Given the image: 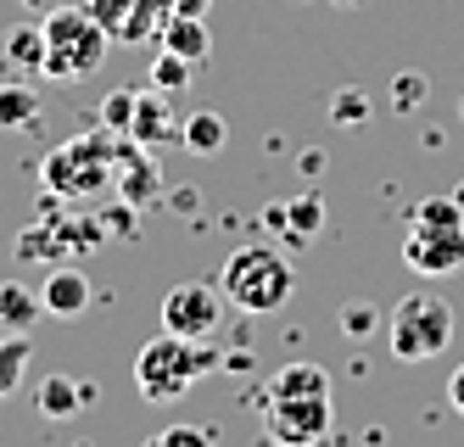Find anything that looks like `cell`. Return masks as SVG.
<instances>
[{
  "mask_svg": "<svg viewBox=\"0 0 464 447\" xmlns=\"http://www.w3.org/2000/svg\"><path fill=\"white\" fill-rule=\"evenodd\" d=\"M218 291H224L229 307H241V314H280L296 291V268L275 247H241L218 268Z\"/></svg>",
  "mask_w": 464,
  "mask_h": 447,
  "instance_id": "cell-1",
  "label": "cell"
},
{
  "mask_svg": "<svg viewBox=\"0 0 464 447\" xmlns=\"http://www.w3.org/2000/svg\"><path fill=\"white\" fill-rule=\"evenodd\" d=\"M40 28H45V67H40L45 79L73 84V79H90L95 67L107 62L112 34L95 23L84 6H51Z\"/></svg>",
  "mask_w": 464,
  "mask_h": 447,
  "instance_id": "cell-2",
  "label": "cell"
},
{
  "mask_svg": "<svg viewBox=\"0 0 464 447\" xmlns=\"http://www.w3.org/2000/svg\"><path fill=\"white\" fill-rule=\"evenodd\" d=\"M218 369V353H208L202 341H185L174 330H162L157 341H146L135 358V386L146 403H179L202 374Z\"/></svg>",
  "mask_w": 464,
  "mask_h": 447,
  "instance_id": "cell-3",
  "label": "cell"
},
{
  "mask_svg": "<svg viewBox=\"0 0 464 447\" xmlns=\"http://www.w3.org/2000/svg\"><path fill=\"white\" fill-rule=\"evenodd\" d=\"M448 341H453V307L430 291L403 296L386 314V347H392L397 364H425V358H437Z\"/></svg>",
  "mask_w": 464,
  "mask_h": 447,
  "instance_id": "cell-4",
  "label": "cell"
},
{
  "mask_svg": "<svg viewBox=\"0 0 464 447\" xmlns=\"http://www.w3.org/2000/svg\"><path fill=\"white\" fill-rule=\"evenodd\" d=\"M112 168H118V151L102 141V134H84V141H68V146H56L51 157H45V185L56 190V196H68V201H84V196H95L107 180H112Z\"/></svg>",
  "mask_w": 464,
  "mask_h": 447,
  "instance_id": "cell-5",
  "label": "cell"
},
{
  "mask_svg": "<svg viewBox=\"0 0 464 447\" xmlns=\"http://www.w3.org/2000/svg\"><path fill=\"white\" fill-rule=\"evenodd\" d=\"M403 263L430 280H448L464 268V224H409L403 235Z\"/></svg>",
  "mask_w": 464,
  "mask_h": 447,
  "instance_id": "cell-6",
  "label": "cell"
},
{
  "mask_svg": "<svg viewBox=\"0 0 464 447\" xmlns=\"http://www.w3.org/2000/svg\"><path fill=\"white\" fill-rule=\"evenodd\" d=\"M330 431V397H263V436L303 447Z\"/></svg>",
  "mask_w": 464,
  "mask_h": 447,
  "instance_id": "cell-7",
  "label": "cell"
},
{
  "mask_svg": "<svg viewBox=\"0 0 464 447\" xmlns=\"http://www.w3.org/2000/svg\"><path fill=\"white\" fill-rule=\"evenodd\" d=\"M224 325V291L218 286H174L162 296V330H174L185 341H208Z\"/></svg>",
  "mask_w": 464,
  "mask_h": 447,
  "instance_id": "cell-8",
  "label": "cell"
},
{
  "mask_svg": "<svg viewBox=\"0 0 464 447\" xmlns=\"http://www.w3.org/2000/svg\"><path fill=\"white\" fill-rule=\"evenodd\" d=\"M129 141L135 146H162V141H179V118L169 107V95L157 84L135 95V118H129Z\"/></svg>",
  "mask_w": 464,
  "mask_h": 447,
  "instance_id": "cell-9",
  "label": "cell"
},
{
  "mask_svg": "<svg viewBox=\"0 0 464 447\" xmlns=\"http://www.w3.org/2000/svg\"><path fill=\"white\" fill-rule=\"evenodd\" d=\"M40 302L51 319H79L90 307V274L84 268H51L45 286H40Z\"/></svg>",
  "mask_w": 464,
  "mask_h": 447,
  "instance_id": "cell-10",
  "label": "cell"
},
{
  "mask_svg": "<svg viewBox=\"0 0 464 447\" xmlns=\"http://www.w3.org/2000/svg\"><path fill=\"white\" fill-rule=\"evenodd\" d=\"M162 51H174V56H185L190 67H202L208 56H213V34H208V17H190V12H174L169 17V28H162V40H157Z\"/></svg>",
  "mask_w": 464,
  "mask_h": 447,
  "instance_id": "cell-11",
  "label": "cell"
},
{
  "mask_svg": "<svg viewBox=\"0 0 464 447\" xmlns=\"http://www.w3.org/2000/svg\"><path fill=\"white\" fill-rule=\"evenodd\" d=\"M34 403H40L45 420H73L84 403H95V386L90 381H73V374H45L40 392H34Z\"/></svg>",
  "mask_w": 464,
  "mask_h": 447,
  "instance_id": "cell-12",
  "label": "cell"
},
{
  "mask_svg": "<svg viewBox=\"0 0 464 447\" xmlns=\"http://www.w3.org/2000/svg\"><path fill=\"white\" fill-rule=\"evenodd\" d=\"M174 12H179L174 0H135L129 17H123V28H118V45H157Z\"/></svg>",
  "mask_w": 464,
  "mask_h": 447,
  "instance_id": "cell-13",
  "label": "cell"
},
{
  "mask_svg": "<svg viewBox=\"0 0 464 447\" xmlns=\"http://www.w3.org/2000/svg\"><path fill=\"white\" fill-rule=\"evenodd\" d=\"M269 397H330V369L324 364H285L275 369V381H269Z\"/></svg>",
  "mask_w": 464,
  "mask_h": 447,
  "instance_id": "cell-14",
  "label": "cell"
},
{
  "mask_svg": "<svg viewBox=\"0 0 464 447\" xmlns=\"http://www.w3.org/2000/svg\"><path fill=\"white\" fill-rule=\"evenodd\" d=\"M40 319H45L40 291H28L23 280H6V286H0V330H34Z\"/></svg>",
  "mask_w": 464,
  "mask_h": 447,
  "instance_id": "cell-15",
  "label": "cell"
},
{
  "mask_svg": "<svg viewBox=\"0 0 464 447\" xmlns=\"http://www.w3.org/2000/svg\"><path fill=\"white\" fill-rule=\"evenodd\" d=\"M224 141H229V129H224L218 112H190V118L179 123V146H185L190 157H218Z\"/></svg>",
  "mask_w": 464,
  "mask_h": 447,
  "instance_id": "cell-16",
  "label": "cell"
},
{
  "mask_svg": "<svg viewBox=\"0 0 464 447\" xmlns=\"http://www.w3.org/2000/svg\"><path fill=\"white\" fill-rule=\"evenodd\" d=\"M28 358H34V347H28V330H6V341H0V403L23 386Z\"/></svg>",
  "mask_w": 464,
  "mask_h": 447,
  "instance_id": "cell-17",
  "label": "cell"
},
{
  "mask_svg": "<svg viewBox=\"0 0 464 447\" xmlns=\"http://www.w3.org/2000/svg\"><path fill=\"white\" fill-rule=\"evenodd\" d=\"M40 118V90L34 84H0V129H28Z\"/></svg>",
  "mask_w": 464,
  "mask_h": 447,
  "instance_id": "cell-18",
  "label": "cell"
},
{
  "mask_svg": "<svg viewBox=\"0 0 464 447\" xmlns=\"http://www.w3.org/2000/svg\"><path fill=\"white\" fill-rule=\"evenodd\" d=\"M285 235H296V240H314L319 229H324V201L314 196V190H303V196H291L285 201V224H280Z\"/></svg>",
  "mask_w": 464,
  "mask_h": 447,
  "instance_id": "cell-19",
  "label": "cell"
},
{
  "mask_svg": "<svg viewBox=\"0 0 464 447\" xmlns=\"http://www.w3.org/2000/svg\"><path fill=\"white\" fill-rule=\"evenodd\" d=\"M190 73H196V67H190L185 56H174V51L157 45V56H151V84H157L162 95H179V90L190 84Z\"/></svg>",
  "mask_w": 464,
  "mask_h": 447,
  "instance_id": "cell-20",
  "label": "cell"
},
{
  "mask_svg": "<svg viewBox=\"0 0 464 447\" xmlns=\"http://www.w3.org/2000/svg\"><path fill=\"white\" fill-rule=\"evenodd\" d=\"M157 180H162V174H157L151 157H129V151H123V196H129V201H151V196H157Z\"/></svg>",
  "mask_w": 464,
  "mask_h": 447,
  "instance_id": "cell-21",
  "label": "cell"
},
{
  "mask_svg": "<svg viewBox=\"0 0 464 447\" xmlns=\"http://www.w3.org/2000/svg\"><path fill=\"white\" fill-rule=\"evenodd\" d=\"M409 224H464V201L459 196H425L409 208Z\"/></svg>",
  "mask_w": 464,
  "mask_h": 447,
  "instance_id": "cell-22",
  "label": "cell"
},
{
  "mask_svg": "<svg viewBox=\"0 0 464 447\" xmlns=\"http://www.w3.org/2000/svg\"><path fill=\"white\" fill-rule=\"evenodd\" d=\"M336 325H342L347 341H370V335L381 330V307H375V302H347L342 314H336Z\"/></svg>",
  "mask_w": 464,
  "mask_h": 447,
  "instance_id": "cell-23",
  "label": "cell"
},
{
  "mask_svg": "<svg viewBox=\"0 0 464 447\" xmlns=\"http://www.w3.org/2000/svg\"><path fill=\"white\" fill-rule=\"evenodd\" d=\"M6 56L17 67H45V28H17L6 40Z\"/></svg>",
  "mask_w": 464,
  "mask_h": 447,
  "instance_id": "cell-24",
  "label": "cell"
},
{
  "mask_svg": "<svg viewBox=\"0 0 464 447\" xmlns=\"http://www.w3.org/2000/svg\"><path fill=\"white\" fill-rule=\"evenodd\" d=\"M370 112H375V101L363 95L358 84L336 90V101H330V118H336V123H363V118H370Z\"/></svg>",
  "mask_w": 464,
  "mask_h": 447,
  "instance_id": "cell-25",
  "label": "cell"
},
{
  "mask_svg": "<svg viewBox=\"0 0 464 447\" xmlns=\"http://www.w3.org/2000/svg\"><path fill=\"white\" fill-rule=\"evenodd\" d=\"M135 95H140V90L123 84V90H112V95L102 101V123H107L112 134H129V118H135Z\"/></svg>",
  "mask_w": 464,
  "mask_h": 447,
  "instance_id": "cell-26",
  "label": "cell"
},
{
  "mask_svg": "<svg viewBox=\"0 0 464 447\" xmlns=\"http://www.w3.org/2000/svg\"><path fill=\"white\" fill-rule=\"evenodd\" d=\"M425 95H430V79H425V73H397V79H392V107H397V112H414Z\"/></svg>",
  "mask_w": 464,
  "mask_h": 447,
  "instance_id": "cell-27",
  "label": "cell"
},
{
  "mask_svg": "<svg viewBox=\"0 0 464 447\" xmlns=\"http://www.w3.org/2000/svg\"><path fill=\"white\" fill-rule=\"evenodd\" d=\"M129 6H135V0H84V12L102 23L112 40H118V28H123V17H129Z\"/></svg>",
  "mask_w": 464,
  "mask_h": 447,
  "instance_id": "cell-28",
  "label": "cell"
},
{
  "mask_svg": "<svg viewBox=\"0 0 464 447\" xmlns=\"http://www.w3.org/2000/svg\"><path fill=\"white\" fill-rule=\"evenodd\" d=\"M208 442H213V431H202V425H169L151 436V447H208Z\"/></svg>",
  "mask_w": 464,
  "mask_h": 447,
  "instance_id": "cell-29",
  "label": "cell"
},
{
  "mask_svg": "<svg viewBox=\"0 0 464 447\" xmlns=\"http://www.w3.org/2000/svg\"><path fill=\"white\" fill-rule=\"evenodd\" d=\"M448 403H453V414H464V364L448 374Z\"/></svg>",
  "mask_w": 464,
  "mask_h": 447,
  "instance_id": "cell-30",
  "label": "cell"
},
{
  "mask_svg": "<svg viewBox=\"0 0 464 447\" xmlns=\"http://www.w3.org/2000/svg\"><path fill=\"white\" fill-rule=\"evenodd\" d=\"M303 174H308V180L324 174V151H303Z\"/></svg>",
  "mask_w": 464,
  "mask_h": 447,
  "instance_id": "cell-31",
  "label": "cell"
},
{
  "mask_svg": "<svg viewBox=\"0 0 464 447\" xmlns=\"http://www.w3.org/2000/svg\"><path fill=\"white\" fill-rule=\"evenodd\" d=\"M174 6H179V12H190V17H208L213 0H174Z\"/></svg>",
  "mask_w": 464,
  "mask_h": 447,
  "instance_id": "cell-32",
  "label": "cell"
},
{
  "mask_svg": "<svg viewBox=\"0 0 464 447\" xmlns=\"http://www.w3.org/2000/svg\"><path fill=\"white\" fill-rule=\"evenodd\" d=\"M28 12H51V6H62V0H23Z\"/></svg>",
  "mask_w": 464,
  "mask_h": 447,
  "instance_id": "cell-33",
  "label": "cell"
},
{
  "mask_svg": "<svg viewBox=\"0 0 464 447\" xmlns=\"http://www.w3.org/2000/svg\"><path fill=\"white\" fill-rule=\"evenodd\" d=\"M336 6H363V0H336Z\"/></svg>",
  "mask_w": 464,
  "mask_h": 447,
  "instance_id": "cell-34",
  "label": "cell"
},
{
  "mask_svg": "<svg viewBox=\"0 0 464 447\" xmlns=\"http://www.w3.org/2000/svg\"><path fill=\"white\" fill-rule=\"evenodd\" d=\"M459 118H464V95H459Z\"/></svg>",
  "mask_w": 464,
  "mask_h": 447,
  "instance_id": "cell-35",
  "label": "cell"
}]
</instances>
